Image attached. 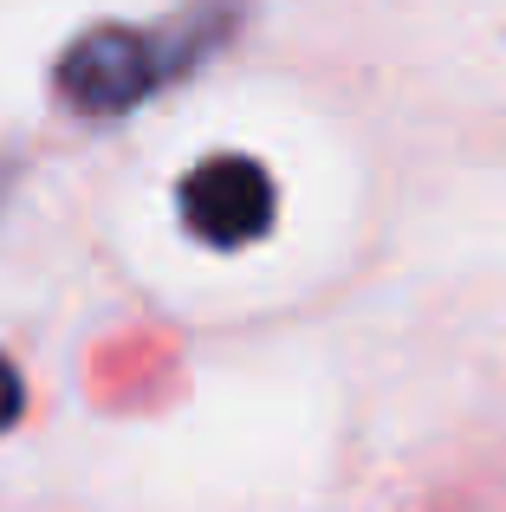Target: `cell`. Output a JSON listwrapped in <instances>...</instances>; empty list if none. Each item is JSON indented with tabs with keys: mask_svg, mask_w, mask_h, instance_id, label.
Masks as SVG:
<instances>
[{
	"mask_svg": "<svg viewBox=\"0 0 506 512\" xmlns=\"http://www.w3.org/2000/svg\"><path fill=\"white\" fill-rule=\"evenodd\" d=\"M228 33L221 7H195L176 26H91L85 39H72L52 72L59 98L85 117H117L130 104H143L156 85H169L176 72H189L215 39Z\"/></svg>",
	"mask_w": 506,
	"mask_h": 512,
	"instance_id": "1",
	"label": "cell"
},
{
	"mask_svg": "<svg viewBox=\"0 0 506 512\" xmlns=\"http://www.w3.org/2000/svg\"><path fill=\"white\" fill-rule=\"evenodd\" d=\"M273 175L253 156H202L182 175V221L208 247H253L273 227Z\"/></svg>",
	"mask_w": 506,
	"mask_h": 512,
	"instance_id": "2",
	"label": "cell"
},
{
	"mask_svg": "<svg viewBox=\"0 0 506 512\" xmlns=\"http://www.w3.org/2000/svg\"><path fill=\"white\" fill-rule=\"evenodd\" d=\"M20 409H26V389H20V370H13V363L0 357V435H7V428L20 422Z\"/></svg>",
	"mask_w": 506,
	"mask_h": 512,
	"instance_id": "3",
	"label": "cell"
}]
</instances>
